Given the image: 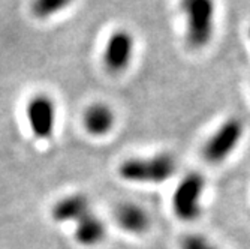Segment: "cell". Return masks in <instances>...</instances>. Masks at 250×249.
<instances>
[{
  "label": "cell",
  "instance_id": "cell-1",
  "mask_svg": "<svg viewBox=\"0 0 250 249\" xmlns=\"http://www.w3.org/2000/svg\"><path fill=\"white\" fill-rule=\"evenodd\" d=\"M185 17V38L192 50H202L211 42L216 29V0H180Z\"/></svg>",
  "mask_w": 250,
  "mask_h": 249
},
{
  "label": "cell",
  "instance_id": "cell-2",
  "mask_svg": "<svg viewBox=\"0 0 250 249\" xmlns=\"http://www.w3.org/2000/svg\"><path fill=\"white\" fill-rule=\"evenodd\" d=\"M177 171L175 158L169 153H157L147 158H129L119 167V176L130 183H164Z\"/></svg>",
  "mask_w": 250,
  "mask_h": 249
},
{
  "label": "cell",
  "instance_id": "cell-3",
  "mask_svg": "<svg viewBox=\"0 0 250 249\" xmlns=\"http://www.w3.org/2000/svg\"><path fill=\"white\" fill-rule=\"evenodd\" d=\"M206 179L198 171L183 176L172 194L174 215L183 222H195L202 213V194Z\"/></svg>",
  "mask_w": 250,
  "mask_h": 249
},
{
  "label": "cell",
  "instance_id": "cell-4",
  "mask_svg": "<svg viewBox=\"0 0 250 249\" xmlns=\"http://www.w3.org/2000/svg\"><path fill=\"white\" fill-rule=\"evenodd\" d=\"M244 135V122L240 117L226 119L202 146V158L211 165L222 164L231 156Z\"/></svg>",
  "mask_w": 250,
  "mask_h": 249
},
{
  "label": "cell",
  "instance_id": "cell-5",
  "mask_svg": "<svg viewBox=\"0 0 250 249\" xmlns=\"http://www.w3.org/2000/svg\"><path fill=\"white\" fill-rule=\"evenodd\" d=\"M135 54V38L126 29L114 30L104 48V65L111 74H122L130 66Z\"/></svg>",
  "mask_w": 250,
  "mask_h": 249
},
{
  "label": "cell",
  "instance_id": "cell-6",
  "mask_svg": "<svg viewBox=\"0 0 250 249\" xmlns=\"http://www.w3.org/2000/svg\"><path fill=\"white\" fill-rule=\"evenodd\" d=\"M29 128L39 140H48L56 128L57 108L54 101L45 93L35 95L26 108Z\"/></svg>",
  "mask_w": 250,
  "mask_h": 249
},
{
  "label": "cell",
  "instance_id": "cell-7",
  "mask_svg": "<svg viewBox=\"0 0 250 249\" xmlns=\"http://www.w3.org/2000/svg\"><path fill=\"white\" fill-rule=\"evenodd\" d=\"M116 222L123 231L135 236L147 233L151 224L146 209L135 203H122L116 209Z\"/></svg>",
  "mask_w": 250,
  "mask_h": 249
},
{
  "label": "cell",
  "instance_id": "cell-8",
  "mask_svg": "<svg viewBox=\"0 0 250 249\" xmlns=\"http://www.w3.org/2000/svg\"><path fill=\"white\" fill-rule=\"evenodd\" d=\"M116 123L114 111L104 102H95L88 105L83 116V125L85 131L93 137H104L112 131Z\"/></svg>",
  "mask_w": 250,
  "mask_h": 249
},
{
  "label": "cell",
  "instance_id": "cell-9",
  "mask_svg": "<svg viewBox=\"0 0 250 249\" xmlns=\"http://www.w3.org/2000/svg\"><path fill=\"white\" fill-rule=\"evenodd\" d=\"M90 201L84 194H71L60 198L51 209L53 219L56 222H78L81 218L88 215Z\"/></svg>",
  "mask_w": 250,
  "mask_h": 249
},
{
  "label": "cell",
  "instance_id": "cell-10",
  "mask_svg": "<svg viewBox=\"0 0 250 249\" xmlns=\"http://www.w3.org/2000/svg\"><path fill=\"white\" fill-rule=\"evenodd\" d=\"M75 240L83 246H98L104 242L106 236V228L104 221L90 212L78 222H75Z\"/></svg>",
  "mask_w": 250,
  "mask_h": 249
},
{
  "label": "cell",
  "instance_id": "cell-11",
  "mask_svg": "<svg viewBox=\"0 0 250 249\" xmlns=\"http://www.w3.org/2000/svg\"><path fill=\"white\" fill-rule=\"evenodd\" d=\"M74 0H32V14L39 20H47L64 11L72 5Z\"/></svg>",
  "mask_w": 250,
  "mask_h": 249
},
{
  "label": "cell",
  "instance_id": "cell-12",
  "mask_svg": "<svg viewBox=\"0 0 250 249\" xmlns=\"http://www.w3.org/2000/svg\"><path fill=\"white\" fill-rule=\"evenodd\" d=\"M180 248L181 249H219L211 242H208L207 239H204L202 236H198V234H189L183 237L181 239Z\"/></svg>",
  "mask_w": 250,
  "mask_h": 249
},
{
  "label": "cell",
  "instance_id": "cell-13",
  "mask_svg": "<svg viewBox=\"0 0 250 249\" xmlns=\"http://www.w3.org/2000/svg\"><path fill=\"white\" fill-rule=\"evenodd\" d=\"M247 36H249V39H250V27H249V30H247Z\"/></svg>",
  "mask_w": 250,
  "mask_h": 249
}]
</instances>
